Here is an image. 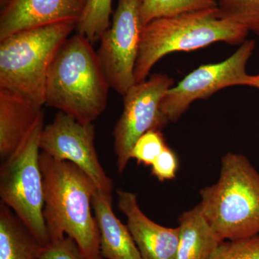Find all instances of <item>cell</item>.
Segmentation results:
<instances>
[{"instance_id":"obj_1","label":"cell","mask_w":259,"mask_h":259,"mask_svg":"<svg viewBox=\"0 0 259 259\" xmlns=\"http://www.w3.org/2000/svg\"><path fill=\"white\" fill-rule=\"evenodd\" d=\"M44 187V217L49 243L68 236L79 246L85 259H104L95 214L93 180L69 161L40 154Z\"/></svg>"},{"instance_id":"obj_2","label":"cell","mask_w":259,"mask_h":259,"mask_svg":"<svg viewBox=\"0 0 259 259\" xmlns=\"http://www.w3.org/2000/svg\"><path fill=\"white\" fill-rule=\"evenodd\" d=\"M110 88L93 44L76 33L66 39L51 63L45 105L93 123L106 109Z\"/></svg>"},{"instance_id":"obj_3","label":"cell","mask_w":259,"mask_h":259,"mask_svg":"<svg viewBox=\"0 0 259 259\" xmlns=\"http://www.w3.org/2000/svg\"><path fill=\"white\" fill-rule=\"evenodd\" d=\"M199 194L202 213L222 241L259 235V172L246 156L226 153L219 180Z\"/></svg>"},{"instance_id":"obj_4","label":"cell","mask_w":259,"mask_h":259,"mask_svg":"<svg viewBox=\"0 0 259 259\" xmlns=\"http://www.w3.org/2000/svg\"><path fill=\"white\" fill-rule=\"evenodd\" d=\"M248 32L239 24L220 18L218 8L153 20L141 32L136 83L147 79L153 66L167 54L195 51L216 42L241 45Z\"/></svg>"},{"instance_id":"obj_5","label":"cell","mask_w":259,"mask_h":259,"mask_svg":"<svg viewBox=\"0 0 259 259\" xmlns=\"http://www.w3.org/2000/svg\"><path fill=\"white\" fill-rule=\"evenodd\" d=\"M76 26L73 22L52 24L0 40V90L42 108L51 63Z\"/></svg>"},{"instance_id":"obj_6","label":"cell","mask_w":259,"mask_h":259,"mask_svg":"<svg viewBox=\"0 0 259 259\" xmlns=\"http://www.w3.org/2000/svg\"><path fill=\"white\" fill-rule=\"evenodd\" d=\"M44 115L23 144L0 168V197L42 246L49 243L44 217V187L40 163V138Z\"/></svg>"},{"instance_id":"obj_7","label":"cell","mask_w":259,"mask_h":259,"mask_svg":"<svg viewBox=\"0 0 259 259\" xmlns=\"http://www.w3.org/2000/svg\"><path fill=\"white\" fill-rule=\"evenodd\" d=\"M173 84L166 74H156L136 83L123 95V110L112 133L119 173L125 171L139 138L149 131H161L168 123L161 102Z\"/></svg>"},{"instance_id":"obj_8","label":"cell","mask_w":259,"mask_h":259,"mask_svg":"<svg viewBox=\"0 0 259 259\" xmlns=\"http://www.w3.org/2000/svg\"><path fill=\"white\" fill-rule=\"evenodd\" d=\"M142 0H118L112 23L100 38L97 51L109 86L123 96L136 84L134 70L143 25Z\"/></svg>"},{"instance_id":"obj_9","label":"cell","mask_w":259,"mask_h":259,"mask_svg":"<svg viewBox=\"0 0 259 259\" xmlns=\"http://www.w3.org/2000/svg\"><path fill=\"white\" fill-rule=\"evenodd\" d=\"M253 40H245L226 60L203 65L167 91L161 110L168 122H176L196 100L207 99L223 89L246 86L249 75L246 66L255 49Z\"/></svg>"},{"instance_id":"obj_10","label":"cell","mask_w":259,"mask_h":259,"mask_svg":"<svg viewBox=\"0 0 259 259\" xmlns=\"http://www.w3.org/2000/svg\"><path fill=\"white\" fill-rule=\"evenodd\" d=\"M95 136L93 123H82L59 111L51 123L44 126L40 148L55 159L76 165L93 181L98 190L112 194L113 181L99 161Z\"/></svg>"},{"instance_id":"obj_11","label":"cell","mask_w":259,"mask_h":259,"mask_svg":"<svg viewBox=\"0 0 259 259\" xmlns=\"http://www.w3.org/2000/svg\"><path fill=\"white\" fill-rule=\"evenodd\" d=\"M88 0H1L0 40L52 24H77Z\"/></svg>"},{"instance_id":"obj_12","label":"cell","mask_w":259,"mask_h":259,"mask_svg":"<svg viewBox=\"0 0 259 259\" xmlns=\"http://www.w3.org/2000/svg\"><path fill=\"white\" fill-rule=\"evenodd\" d=\"M117 206L127 218L129 231L141 259H177L180 228L160 226L143 212L137 195L122 190L116 191Z\"/></svg>"},{"instance_id":"obj_13","label":"cell","mask_w":259,"mask_h":259,"mask_svg":"<svg viewBox=\"0 0 259 259\" xmlns=\"http://www.w3.org/2000/svg\"><path fill=\"white\" fill-rule=\"evenodd\" d=\"M41 108L0 90V157L9 158L23 144L39 119Z\"/></svg>"},{"instance_id":"obj_14","label":"cell","mask_w":259,"mask_h":259,"mask_svg":"<svg viewBox=\"0 0 259 259\" xmlns=\"http://www.w3.org/2000/svg\"><path fill=\"white\" fill-rule=\"evenodd\" d=\"M112 194L97 190L94 194V214L100 235V252L104 259H141L127 226L116 217Z\"/></svg>"},{"instance_id":"obj_15","label":"cell","mask_w":259,"mask_h":259,"mask_svg":"<svg viewBox=\"0 0 259 259\" xmlns=\"http://www.w3.org/2000/svg\"><path fill=\"white\" fill-rule=\"evenodd\" d=\"M179 224L177 259H212L223 241L207 222L199 204L182 213Z\"/></svg>"},{"instance_id":"obj_16","label":"cell","mask_w":259,"mask_h":259,"mask_svg":"<svg viewBox=\"0 0 259 259\" xmlns=\"http://www.w3.org/2000/svg\"><path fill=\"white\" fill-rule=\"evenodd\" d=\"M44 246L6 204H0V259H38Z\"/></svg>"},{"instance_id":"obj_17","label":"cell","mask_w":259,"mask_h":259,"mask_svg":"<svg viewBox=\"0 0 259 259\" xmlns=\"http://www.w3.org/2000/svg\"><path fill=\"white\" fill-rule=\"evenodd\" d=\"M216 8L215 0H142L141 21L145 25L156 19Z\"/></svg>"},{"instance_id":"obj_18","label":"cell","mask_w":259,"mask_h":259,"mask_svg":"<svg viewBox=\"0 0 259 259\" xmlns=\"http://www.w3.org/2000/svg\"><path fill=\"white\" fill-rule=\"evenodd\" d=\"M112 0H88L82 16L76 24L77 33L95 44L110 26Z\"/></svg>"},{"instance_id":"obj_19","label":"cell","mask_w":259,"mask_h":259,"mask_svg":"<svg viewBox=\"0 0 259 259\" xmlns=\"http://www.w3.org/2000/svg\"><path fill=\"white\" fill-rule=\"evenodd\" d=\"M220 18L259 35V0H215Z\"/></svg>"},{"instance_id":"obj_20","label":"cell","mask_w":259,"mask_h":259,"mask_svg":"<svg viewBox=\"0 0 259 259\" xmlns=\"http://www.w3.org/2000/svg\"><path fill=\"white\" fill-rule=\"evenodd\" d=\"M166 146L161 131H148L136 141L131 152V158H135L138 163L145 166H151Z\"/></svg>"},{"instance_id":"obj_21","label":"cell","mask_w":259,"mask_h":259,"mask_svg":"<svg viewBox=\"0 0 259 259\" xmlns=\"http://www.w3.org/2000/svg\"><path fill=\"white\" fill-rule=\"evenodd\" d=\"M212 259H259V235L223 241Z\"/></svg>"},{"instance_id":"obj_22","label":"cell","mask_w":259,"mask_h":259,"mask_svg":"<svg viewBox=\"0 0 259 259\" xmlns=\"http://www.w3.org/2000/svg\"><path fill=\"white\" fill-rule=\"evenodd\" d=\"M38 259H85L79 246L68 236L51 241L42 248Z\"/></svg>"},{"instance_id":"obj_23","label":"cell","mask_w":259,"mask_h":259,"mask_svg":"<svg viewBox=\"0 0 259 259\" xmlns=\"http://www.w3.org/2000/svg\"><path fill=\"white\" fill-rule=\"evenodd\" d=\"M178 158L175 151L166 146L151 165V173L161 182L176 178Z\"/></svg>"},{"instance_id":"obj_24","label":"cell","mask_w":259,"mask_h":259,"mask_svg":"<svg viewBox=\"0 0 259 259\" xmlns=\"http://www.w3.org/2000/svg\"><path fill=\"white\" fill-rule=\"evenodd\" d=\"M246 86L252 87L258 89L259 90V74L255 76H248V81H247Z\"/></svg>"}]
</instances>
